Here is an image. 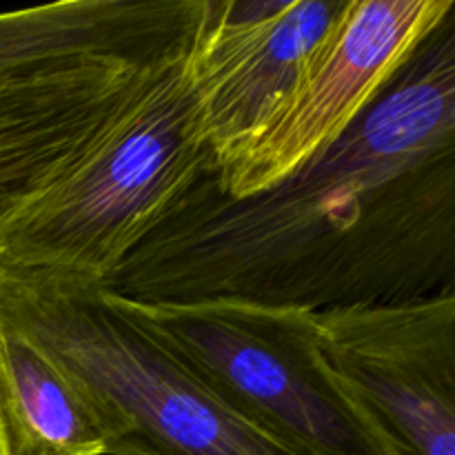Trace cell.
<instances>
[{"label":"cell","mask_w":455,"mask_h":455,"mask_svg":"<svg viewBox=\"0 0 455 455\" xmlns=\"http://www.w3.org/2000/svg\"><path fill=\"white\" fill-rule=\"evenodd\" d=\"M209 164L102 280L140 305L329 309L455 291V18L329 149L247 198Z\"/></svg>","instance_id":"6da1fadb"},{"label":"cell","mask_w":455,"mask_h":455,"mask_svg":"<svg viewBox=\"0 0 455 455\" xmlns=\"http://www.w3.org/2000/svg\"><path fill=\"white\" fill-rule=\"evenodd\" d=\"M0 315L76 382L105 455H302L231 409L100 283L0 269Z\"/></svg>","instance_id":"7a4b0ae2"},{"label":"cell","mask_w":455,"mask_h":455,"mask_svg":"<svg viewBox=\"0 0 455 455\" xmlns=\"http://www.w3.org/2000/svg\"><path fill=\"white\" fill-rule=\"evenodd\" d=\"M187 53L147 83L78 163L0 225V269L102 283L216 164Z\"/></svg>","instance_id":"3957f363"},{"label":"cell","mask_w":455,"mask_h":455,"mask_svg":"<svg viewBox=\"0 0 455 455\" xmlns=\"http://www.w3.org/2000/svg\"><path fill=\"white\" fill-rule=\"evenodd\" d=\"M129 305L231 409L298 453L400 455L333 376L311 311L220 300Z\"/></svg>","instance_id":"277c9868"},{"label":"cell","mask_w":455,"mask_h":455,"mask_svg":"<svg viewBox=\"0 0 455 455\" xmlns=\"http://www.w3.org/2000/svg\"><path fill=\"white\" fill-rule=\"evenodd\" d=\"M453 9V0H351L280 114L234 160L212 169L218 189L247 198L329 149Z\"/></svg>","instance_id":"5b68a950"},{"label":"cell","mask_w":455,"mask_h":455,"mask_svg":"<svg viewBox=\"0 0 455 455\" xmlns=\"http://www.w3.org/2000/svg\"><path fill=\"white\" fill-rule=\"evenodd\" d=\"M314 323L333 376L400 455H455V291Z\"/></svg>","instance_id":"8992f818"},{"label":"cell","mask_w":455,"mask_h":455,"mask_svg":"<svg viewBox=\"0 0 455 455\" xmlns=\"http://www.w3.org/2000/svg\"><path fill=\"white\" fill-rule=\"evenodd\" d=\"M351 0H203L187 53L213 167L280 114Z\"/></svg>","instance_id":"52a82bcc"},{"label":"cell","mask_w":455,"mask_h":455,"mask_svg":"<svg viewBox=\"0 0 455 455\" xmlns=\"http://www.w3.org/2000/svg\"><path fill=\"white\" fill-rule=\"evenodd\" d=\"M169 62L0 71V225L78 163Z\"/></svg>","instance_id":"ba28073f"},{"label":"cell","mask_w":455,"mask_h":455,"mask_svg":"<svg viewBox=\"0 0 455 455\" xmlns=\"http://www.w3.org/2000/svg\"><path fill=\"white\" fill-rule=\"evenodd\" d=\"M200 13L203 0H69L0 13V71L173 60L189 52Z\"/></svg>","instance_id":"9c48e42d"},{"label":"cell","mask_w":455,"mask_h":455,"mask_svg":"<svg viewBox=\"0 0 455 455\" xmlns=\"http://www.w3.org/2000/svg\"><path fill=\"white\" fill-rule=\"evenodd\" d=\"M0 427L7 455H105L76 382L0 315Z\"/></svg>","instance_id":"30bf717a"},{"label":"cell","mask_w":455,"mask_h":455,"mask_svg":"<svg viewBox=\"0 0 455 455\" xmlns=\"http://www.w3.org/2000/svg\"><path fill=\"white\" fill-rule=\"evenodd\" d=\"M0 455H7V451H4V438H3V427H0Z\"/></svg>","instance_id":"8fae6325"}]
</instances>
